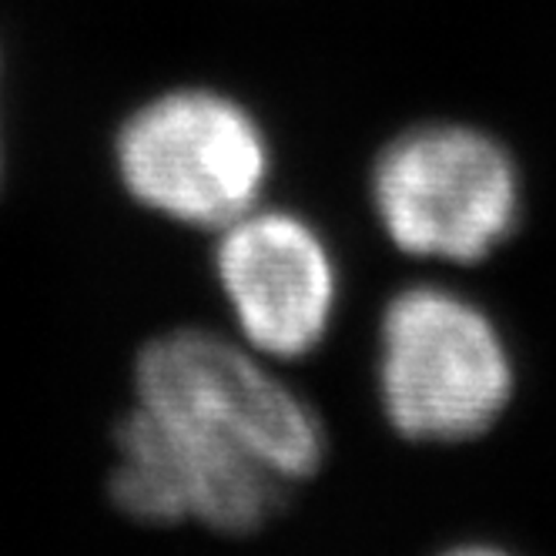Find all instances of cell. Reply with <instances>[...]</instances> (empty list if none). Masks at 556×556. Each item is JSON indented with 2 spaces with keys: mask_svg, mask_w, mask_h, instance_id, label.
<instances>
[{
  "mask_svg": "<svg viewBox=\"0 0 556 556\" xmlns=\"http://www.w3.org/2000/svg\"><path fill=\"white\" fill-rule=\"evenodd\" d=\"M382 242L406 262L466 271L523 231L530 188L520 154L466 117H422L389 135L366 172Z\"/></svg>",
  "mask_w": 556,
  "mask_h": 556,
  "instance_id": "6da1fadb",
  "label": "cell"
},
{
  "mask_svg": "<svg viewBox=\"0 0 556 556\" xmlns=\"http://www.w3.org/2000/svg\"><path fill=\"white\" fill-rule=\"evenodd\" d=\"M376 403L416 446H466L516 403L520 366L496 312L450 278H413L376 319Z\"/></svg>",
  "mask_w": 556,
  "mask_h": 556,
  "instance_id": "7a4b0ae2",
  "label": "cell"
},
{
  "mask_svg": "<svg viewBox=\"0 0 556 556\" xmlns=\"http://www.w3.org/2000/svg\"><path fill=\"white\" fill-rule=\"evenodd\" d=\"M111 168L128 202L154 222L215 235L268 202L278 154L265 117L242 94L178 81L117 122Z\"/></svg>",
  "mask_w": 556,
  "mask_h": 556,
  "instance_id": "3957f363",
  "label": "cell"
},
{
  "mask_svg": "<svg viewBox=\"0 0 556 556\" xmlns=\"http://www.w3.org/2000/svg\"><path fill=\"white\" fill-rule=\"evenodd\" d=\"M135 403L245 450L292 486L323 472L329 429L282 366L228 329L172 326L144 339L131 366Z\"/></svg>",
  "mask_w": 556,
  "mask_h": 556,
  "instance_id": "277c9868",
  "label": "cell"
},
{
  "mask_svg": "<svg viewBox=\"0 0 556 556\" xmlns=\"http://www.w3.org/2000/svg\"><path fill=\"white\" fill-rule=\"evenodd\" d=\"M111 450L108 500L151 530L202 527L249 540L282 520L299 490L245 450L138 403L114 422Z\"/></svg>",
  "mask_w": 556,
  "mask_h": 556,
  "instance_id": "5b68a950",
  "label": "cell"
},
{
  "mask_svg": "<svg viewBox=\"0 0 556 556\" xmlns=\"http://www.w3.org/2000/svg\"><path fill=\"white\" fill-rule=\"evenodd\" d=\"M212 286L228 332L278 366L312 359L345 305V268L329 231L271 198L212 235Z\"/></svg>",
  "mask_w": 556,
  "mask_h": 556,
  "instance_id": "8992f818",
  "label": "cell"
},
{
  "mask_svg": "<svg viewBox=\"0 0 556 556\" xmlns=\"http://www.w3.org/2000/svg\"><path fill=\"white\" fill-rule=\"evenodd\" d=\"M435 556H516V553H509L506 546H496V543H456Z\"/></svg>",
  "mask_w": 556,
  "mask_h": 556,
  "instance_id": "52a82bcc",
  "label": "cell"
}]
</instances>
